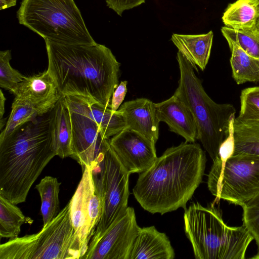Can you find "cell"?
Segmentation results:
<instances>
[{
  "label": "cell",
  "mask_w": 259,
  "mask_h": 259,
  "mask_svg": "<svg viewBox=\"0 0 259 259\" xmlns=\"http://www.w3.org/2000/svg\"><path fill=\"white\" fill-rule=\"evenodd\" d=\"M256 29L258 31H259V15H258V19L257 21L256 25Z\"/></svg>",
  "instance_id": "cell-35"
},
{
  "label": "cell",
  "mask_w": 259,
  "mask_h": 259,
  "mask_svg": "<svg viewBox=\"0 0 259 259\" xmlns=\"http://www.w3.org/2000/svg\"><path fill=\"white\" fill-rule=\"evenodd\" d=\"M234 150L233 155L248 154L259 156V121L243 120L233 121Z\"/></svg>",
  "instance_id": "cell-22"
},
{
  "label": "cell",
  "mask_w": 259,
  "mask_h": 259,
  "mask_svg": "<svg viewBox=\"0 0 259 259\" xmlns=\"http://www.w3.org/2000/svg\"><path fill=\"white\" fill-rule=\"evenodd\" d=\"M67 106L72 133V155L70 157L82 167L89 166L93 169L110 145L109 139L103 136L99 125L90 117Z\"/></svg>",
  "instance_id": "cell-12"
},
{
  "label": "cell",
  "mask_w": 259,
  "mask_h": 259,
  "mask_svg": "<svg viewBox=\"0 0 259 259\" xmlns=\"http://www.w3.org/2000/svg\"><path fill=\"white\" fill-rule=\"evenodd\" d=\"M56 155L54 107L0 141V195L16 205L25 202L31 186Z\"/></svg>",
  "instance_id": "cell-3"
},
{
  "label": "cell",
  "mask_w": 259,
  "mask_h": 259,
  "mask_svg": "<svg viewBox=\"0 0 259 259\" xmlns=\"http://www.w3.org/2000/svg\"><path fill=\"white\" fill-rule=\"evenodd\" d=\"M213 33L195 35L173 33L171 40L188 60L203 71L208 62L212 44Z\"/></svg>",
  "instance_id": "cell-19"
},
{
  "label": "cell",
  "mask_w": 259,
  "mask_h": 259,
  "mask_svg": "<svg viewBox=\"0 0 259 259\" xmlns=\"http://www.w3.org/2000/svg\"><path fill=\"white\" fill-rule=\"evenodd\" d=\"M221 30L228 44L237 45L248 54L259 59V31L256 28L237 30L224 26Z\"/></svg>",
  "instance_id": "cell-27"
},
{
  "label": "cell",
  "mask_w": 259,
  "mask_h": 259,
  "mask_svg": "<svg viewBox=\"0 0 259 259\" xmlns=\"http://www.w3.org/2000/svg\"><path fill=\"white\" fill-rule=\"evenodd\" d=\"M155 108L158 121L166 123L170 131L189 143H194L198 139L197 128L191 112L175 95L164 101L155 103Z\"/></svg>",
  "instance_id": "cell-15"
},
{
  "label": "cell",
  "mask_w": 259,
  "mask_h": 259,
  "mask_svg": "<svg viewBox=\"0 0 259 259\" xmlns=\"http://www.w3.org/2000/svg\"><path fill=\"white\" fill-rule=\"evenodd\" d=\"M207 186L217 199L242 206L259 193V156L239 154L226 161L215 158Z\"/></svg>",
  "instance_id": "cell-8"
},
{
  "label": "cell",
  "mask_w": 259,
  "mask_h": 259,
  "mask_svg": "<svg viewBox=\"0 0 259 259\" xmlns=\"http://www.w3.org/2000/svg\"><path fill=\"white\" fill-rule=\"evenodd\" d=\"M175 256L168 237L152 226L140 228L130 259H173Z\"/></svg>",
  "instance_id": "cell-18"
},
{
  "label": "cell",
  "mask_w": 259,
  "mask_h": 259,
  "mask_svg": "<svg viewBox=\"0 0 259 259\" xmlns=\"http://www.w3.org/2000/svg\"><path fill=\"white\" fill-rule=\"evenodd\" d=\"M6 98L2 90L0 91V119L3 118L5 113V104Z\"/></svg>",
  "instance_id": "cell-34"
},
{
  "label": "cell",
  "mask_w": 259,
  "mask_h": 259,
  "mask_svg": "<svg viewBox=\"0 0 259 259\" xmlns=\"http://www.w3.org/2000/svg\"><path fill=\"white\" fill-rule=\"evenodd\" d=\"M155 143L127 128L109 139L110 147L130 174L144 172L153 164L157 158Z\"/></svg>",
  "instance_id": "cell-13"
},
{
  "label": "cell",
  "mask_w": 259,
  "mask_h": 259,
  "mask_svg": "<svg viewBox=\"0 0 259 259\" xmlns=\"http://www.w3.org/2000/svg\"><path fill=\"white\" fill-rule=\"evenodd\" d=\"M177 59L180 77L174 95L191 112L197 128L198 139L213 161L230 134L236 109L231 104L217 103L208 96L195 74L194 69L197 68L179 51Z\"/></svg>",
  "instance_id": "cell-5"
},
{
  "label": "cell",
  "mask_w": 259,
  "mask_h": 259,
  "mask_svg": "<svg viewBox=\"0 0 259 259\" xmlns=\"http://www.w3.org/2000/svg\"><path fill=\"white\" fill-rule=\"evenodd\" d=\"M33 221L24 215L21 209L0 195V237L13 239L18 237L24 224H32Z\"/></svg>",
  "instance_id": "cell-25"
},
{
  "label": "cell",
  "mask_w": 259,
  "mask_h": 259,
  "mask_svg": "<svg viewBox=\"0 0 259 259\" xmlns=\"http://www.w3.org/2000/svg\"><path fill=\"white\" fill-rule=\"evenodd\" d=\"M206 156L199 144L183 142L167 148L140 173L133 194L142 207L161 214L182 207L202 182Z\"/></svg>",
  "instance_id": "cell-2"
},
{
  "label": "cell",
  "mask_w": 259,
  "mask_h": 259,
  "mask_svg": "<svg viewBox=\"0 0 259 259\" xmlns=\"http://www.w3.org/2000/svg\"><path fill=\"white\" fill-rule=\"evenodd\" d=\"M107 6L121 16L124 11L136 7L145 3V0H105Z\"/></svg>",
  "instance_id": "cell-31"
},
{
  "label": "cell",
  "mask_w": 259,
  "mask_h": 259,
  "mask_svg": "<svg viewBox=\"0 0 259 259\" xmlns=\"http://www.w3.org/2000/svg\"><path fill=\"white\" fill-rule=\"evenodd\" d=\"M16 98L30 103L48 112L61 95L48 70L38 74L25 76L11 92Z\"/></svg>",
  "instance_id": "cell-14"
},
{
  "label": "cell",
  "mask_w": 259,
  "mask_h": 259,
  "mask_svg": "<svg viewBox=\"0 0 259 259\" xmlns=\"http://www.w3.org/2000/svg\"><path fill=\"white\" fill-rule=\"evenodd\" d=\"M64 99L67 106L94 121L106 138L114 136L125 128L124 117L119 110L112 111L110 108L101 106L81 96H68Z\"/></svg>",
  "instance_id": "cell-16"
},
{
  "label": "cell",
  "mask_w": 259,
  "mask_h": 259,
  "mask_svg": "<svg viewBox=\"0 0 259 259\" xmlns=\"http://www.w3.org/2000/svg\"><path fill=\"white\" fill-rule=\"evenodd\" d=\"M228 45L231 51L232 77L236 83L259 81V59L248 54L234 44Z\"/></svg>",
  "instance_id": "cell-23"
},
{
  "label": "cell",
  "mask_w": 259,
  "mask_h": 259,
  "mask_svg": "<svg viewBox=\"0 0 259 259\" xmlns=\"http://www.w3.org/2000/svg\"><path fill=\"white\" fill-rule=\"evenodd\" d=\"M242 207L243 225L255 241L259 249V193Z\"/></svg>",
  "instance_id": "cell-30"
},
{
  "label": "cell",
  "mask_w": 259,
  "mask_h": 259,
  "mask_svg": "<svg viewBox=\"0 0 259 259\" xmlns=\"http://www.w3.org/2000/svg\"><path fill=\"white\" fill-rule=\"evenodd\" d=\"M259 5L251 0H237L229 4L222 16L225 26L237 30L256 28Z\"/></svg>",
  "instance_id": "cell-20"
},
{
  "label": "cell",
  "mask_w": 259,
  "mask_h": 259,
  "mask_svg": "<svg viewBox=\"0 0 259 259\" xmlns=\"http://www.w3.org/2000/svg\"><path fill=\"white\" fill-rule=\"evenodd\" d=\"M61 183L56 178L46 176L37 184L35 188L41 199L40 212L43 226H46L60 212L59 193Z\"/></svg>",
  "instance_id": "cell-24"
},
{
  "label": "cell",
  "mask_w": 259,
  "mask_h": 259,
  "mask_svg": "<svg viewBox=\"0 0 259 259\" xmlns=\"http://www.w3.org/2000/svg\"><path fill=\"white\" fill-rule=\"evenodd\" d=\"M252 258H259V251H258L257 253L254 255L253 257H252Z\"/></svg>",
  "instance_id": "cell-36"
},
{
  "label": "cell",
  "mask_w": 259,
  "mask_h": 259,
  "mask_svg": "<svg viewBox=\"0 0 259 259\" xmlns=\"http://www.w3.org/2000/svg\"><path fill=\"white\" fill-rule=\"evenodd\" d=\"M17 0H0V10H4L14 6Z\"/></svg>",
  "instance_id": "cell-33"
},
{
  "label": "cell",
  "mask_w": 259,
  "mask_h": 259,
  "mask_svg": "<svg viewBox=\"0 0 259 259\" xmlns=\"http://www.w3.org/2000/svg\"><path fill=\"white\" fill-rule=\"evenodd\" d=\"M140 227L134 209L128 207L103 234L91 239L83 259H130Z\"/></svg>",
  "instance_id": "cell-11"
},
{
  "label": "cell",
  "mask_w": 259,
  "mask_h": 259,
  "mask_svg": "<svg viewBox=\"0 0 259 259\" xmlns=\"http://www.w3.org/2000/svg\"><path fill=\"white\" fill-rule=\"evenodd\" d=\"M48 70L64 97L79 96L110 108L120 63L105 46L65 45L45 39Z\"/></svg>",
  "instance_id": "cell-1"
},
{
  "label": "cell",
  "mask_w": 259,
  "mask_h": 259,
  "mask_svg": "<svg viewBox=\"0 0 259 259\" xmlns=\"http://www.w3.org/2000/svg\"><path fill=\"white\" fill-rule=\"evenodd\" d=\"M54 135L57 155L61 158L71 157L72 126L69 111L63 96L54 106Z\"/></svg>",
  "instance_id": "cell-21"
},
{
  "label": "cell",
  "mask_w": 259,
  "mask_h": 259,
  "mask_svg": "<svg viewBox=\"0 0 259 259\" xmlns=\"http://www.w3.org/2000/svg\"><path fill=\"white\" fill-rule=\"evenodd\" d=\"M127 81H121L115 89L112 95L110 108L116 111L120 107L127 93Z\"/></svg>",
  "instance_id": "cell-32"
},
{
  "label": "cell",
  "mask_w": 259,
  "mask_h": 259,
  "mask_svg": "<svg viewBox=\"0 0 259 259\" xmlns=\"http://www.w3.org/2000/svg\"><path fill=\"white\" fill-rule=\"evenodd\" d=\"M92 170L95 184L100 192L103 205L101 219L92 238L95 239L101 235L128 207L130 174L110 145L106 150L99 164Z\"/></svg>",
  "instance_id": "cell-9"
},
{
  "label": "cell",
  "mask_w": 259,
  "mask_h": 259,
  "mask_svg": "<svg viewBox=\"0 0 259 259\" xmlns=\"http://www.w3.org/2000/svg\"><path fill=\"white\" fill-rule=\"evenodd\" d=\"M45 113L44 110L35 106L15 98L9 117L1 132L0 141L7 138L20 126Z\"/></svg>",
  "instance_id": "cell-26"
},
{
  "label": "cell",
  "mask_w": 259,
  "mask_h": 259,
  "mask_svg": "<svg viewBox=\"0 0 259 259\" xmlns=\"http://www.w3.org/2000/svg\"><path fill=\"white\" fill-rule=\"evenodd\" d=\"M82 167L81 180L69 202L72 224L83 256L101 219L103 205L100 192L95 184L92 169L89 166Z\"/></svg>",
  "instance_id": "cell-10"
},
{
  "label": "cell",
  "mask_w": 259,
  "mask_h": 259,
  "mask_svg": "<svg viewBox=\"0 0 259 259\" xmlns=\"http://www.w3.org/2000/svg\"><path fill=\"white\" fill-rule=\"evenodd\" d=\"M184 222L196 259H244L253 240L243 225L228 226L213 205L192 203L185 209Z\"/></svg>",
  "instance_id": "cell-4"
},
{
  "label": "cell",
  "mask_w": 259,
  "mask_h": 259,
  "mask_svg": "<svg viewBox=\"0 0 259 259\" xmlns=\"http://www.w3.org/2000/svg\"><path fill=\"white\" fill-rule=\"evenodd\" d=\"M125 121V128L138 132L154 141L159 136V123L155 103L146 98L125 102L119 109Z\"/></svg>",
  "instance_id": "cell-17"
},
{
  "label": "cell",
  "mask_w": 259,
  "mask_h": 259,
  "mask_svg": "<svg viewBox=\"0 0 259 259\" xmlns=\"http://www.w3.org/2000/svg\"><path fill=\"white\" fill-rule=\"evenodd\" d=\"M17 16L20 24L44 39L65 45H94L73 0H22Z\"/></svg>",
  "instance_id": "cell-6"
},
{
  "label": "cell",
  "mask_w": 259,
  "mask_h": 259,
  "mask_svg": "<svg viewBox=\"0 0 259 259\" xmlns=\"http://www.w3.org/2000/svg\"><path fill=\"white\" fill-rule=\"evenodd\" d=\"M82 254L73 227L69 202L37 233L10 240L0 245V259H78Z\"/></svg>",
  "instance_id": "cell-7"
},
{
  "label": "cell",
  "mask_w": 259,
  "mask_h": 259,
  "mask_svg": "<svg viewBox=\"0 0 259 259\" xmlns=\"http://www.w3.org/2000/svg\"><path fill=\"white\" fill-rule=\"evenodd\" d=\"M11 59L10 50L0 52V87L10 93L25 77L11 66Z\"/></svg>",
  "instance_id": "cell-28"
},
{
  "label": "cell",
  "mask_w": 259,
  "mask_h": 259,
  "mask_svg": "<svg viewBox=\"0 0 259 259\" xmlns=\"http://www.w3.org/2000/svg\"><path fill=\"white\" fill-rule=\"evenodd\" d=\"M240 99V110L237 117L259 121V85L243 90Z\"/></svg>",
  "instance_id": "cell-29"
},
{
  "label": "cell",
  "mask_w": 259,
  "mask_h": 259,
  "mask_svg": "<svg viewBox=\"0 0 259 259\" xmlns=\"http://www.w3.org/2000/svg\"><path fill=\"white\" fill-rule=\"evenodd\" d=\"M254 3L259 5V0H251Z\"/></svg>",
  "instance_id": "cell-37"
}]
</instances>
